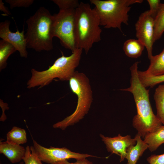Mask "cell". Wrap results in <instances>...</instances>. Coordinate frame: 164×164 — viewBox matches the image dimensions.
<instances>
[{"label":"cell","instance_id":"ffe728a7","mask_svg":"<svg viewBox=\"0 0 164 164\" xmlns=\"http://www.w3.org/2000/svg\"><path fill=\"white\" fill-rule=\"evenodd\" d=\"M17 50L10 43L2 39L0 40V70L7 66V61L9 56Z\"/></svg>","mask_w":164,"mask_h":164},{"label":"cell","instance_id":"ba28073f","mask_svg":"<svg viewBox=\"0 0 164 164\" xmlns=\"http://www.w3.org/2000/svg\"><path fill=\"white\" fill-rule=\"evenodd\" d=\"M33 147L42 162L49 164H55L57 162L74 159L79 160L88 157H98L87 154L77 153L71 151L65 147L61 148L50 147H44L32 140Z\"/></svg>","mask_w":164,"mask_h":164},{"label":"cell","instance_id":"484cf974","mask_svg":"<svg viewBox=\"0 0 164 164\" xmlns=\"http://www.w3.org/2000/svg\"><path fill=\"white\" fill-rule=\"evenodd\" d=\"M147 160L149 164H164V153L152 155L147 158Z\"/></svg>","mask_w":164,"mask_h":164},{"label":"cell","instance_id":"f1b7e54d","mask_svg":"<svg viewBox=\"0 0 164 164\" xmlns=\"http://www.w3.org/2000/svg\"><path fill=\"white\" fill-rule=\"evenodd\" d=\"M24 162H20L19 164H24Z\"/></svg>","mask_w":164,"mask_h":164},{"label":"cell","instance_id":"d6986e66","mask_svg":"<svg viewBox=\"0 0 164 164\" xmlns=\"http://www.w3.org/2000/svg\"><path fill=\"white\" fill-rule=\"evenodd\" d=\"M164 32V3H161L154 18V42L159 39Z\"/></svg>","mask_w":164,"mask_h":164},{"label":"cell","instance_id":"4316f807","mask_svg":"<svg viewBox=\"0 0 164 164\" xmlns=\"http://www.w3.org/2000/svg\"><path fill=\"white\" fill-rule=\"evenodd\" d=\"M55 164H94L88 160L86 158L79 160L74 162H70L67 160L57 162Z\"/></svg>","mask_w":164,"mask_h":164},{"label":"cell","instance_id":"5bb4252c","mask_svg":"<svg viewBox=\"0 0 164 164\" xmlns=\"http://www.w3.org/2000/svg\"><path fill=\"white\" fill-rule=\"evenodd\" d=\"M150 64L148 69L143 71L146 74L158 76L164 74V48L159 54L152 56L149 59Z\"/></svg>","mask_w":164,"mask_h":164},{"label":"cell","instance_id":"cb8c5ba5","mask_svg":"<svg viewBox=\"0 0 164 164\" xmlns=\"http://www.w3.org/2000/svg\"><path fill=\"white\" fill-rule=\"evenodd\" d=\"M33 0H5L8 3L10 8L12 9L15 7L27 8L31 5L34 2Z\"/></svg>","mask_w":164,"mask_h":164},{"label":"cell","instance_id":"30bf717a","mask_svg":"<svg viewBox=\"0 0 164 164\" xmlns=\"http://www.w3.org/2000/svg\"><path fill=\"white\" fill-rule=\"evenodd\" d=\"M10 22L6 20L0 23V37L13 45L18 51L22 57L27 58V43L23 29L21 32L17 30L12 32L9 29Z\"/></svg>","mask_w":164,"mask_h":164},{"label":"cell","instance_id":"6da1fadb","mask_svg":"<svg viewBox=\"0 0 164 164\" xmlns=\"http://www.w3.org/2000/svg\"><path fill=\"white\" fill-rule=\"evenodd\" d=\"M135 62L130 67L131 78L130 87L120 89L131 93L133 96L137 114L132 120L133 127L141 137L144 138L162 125V123L152 110L149 99V89H147L140 82L138 76V65Z\"/></svg>","mask_w":164,"mask_h":164},{"label":"cell","instance_id":"e0dca14e","mask_svg":"<svg viewBox=\"0 0 164 164\" xmlns=\"http://www.w3.org/2000/svg\"><path fill=\"white\" fill-rule=\"evenodd\" d=\"M154 98L157 110L156 115L164 125V84L160 85L156 88Z\"/></svg>","mask_w":164,"mask_h":164},{"label":"cell","instance_id":"8992f818","mask_svg":"<svg viewBox=\"0 0 164 164\" xmlns=\"http://www.w3.org/2000/svg\"><path fill=\"white\" fill-rule=\"evenodd\" d=\"M142 0H90L99 16L100 25L107 29L118 28L122 31V23L128 24V14L131 5Z\"/></svg>","mask_w":164,"mask_h":164},{"label":"cell","instance_id":"5b68a950","mask_svg":"<svg viewBox=\"0 0 164 164\" xmlns=\"http://www.w3.org/2000/svg\"><path fill=\"white\" fill-rule=\"evenodd\" d=\"M72 91L77 97L76 108L70 115L53 124V127L64 130L82 119L88 112L93 101V93L88 77L84 73L76 71L69 80Z\"/></svg>","mask_w":164,"mask_h":164},{"label":"cell","instance_id":"277c9868","mask_svg":"<svg viewBox=\"0 0 164 164\" xmlns=\"http://www.w3.org/2000/svg\"><path fill=\"white\" fill-rule=\"evenodd\" d=\"M82 50L81 49H76L67 56L62 52V56L46 70L39 71L32 69V76L27 82V87H38L40 88L49 85L56 78L61 81H69L79 64Z\"/></svg>","mask_w":164,"mask_h":164},{"label":"cell","instance_id":"ac0fdd59","mask_svg":"<svg viewBox=\"0 0 164 164\" xmlns=\"http://www.w3.org/2000/svg\"><path fill=\"white\" fill-rule=\"evenodd\" d=\"M6 138L7 141L18 145L26 143L27 141L25 130L15 126L7 133Z\"/></svg>","mask_w":164,"mask_h":164},{"label":"cell","instance_id":"9a60e30c","mask_svg":"<svg viewBox=\"0 0 164 164\" xmlns=\"http://www.w3.org/2000/svg\"><path fill=\"white\" fill-rule=\"evenodd\" d=\"M145 47L143 43L139 39H130L124 42L123 49L128 57L137 58L141 56Z\"/></svg>","mask_w":164,"mask_h":164},{"label":"cell","instance_id":"52a82bcc","mask_svg":"<svg viewBox=\"0 0 164 164\" xmlns=\"http://www.w3.org/2000/svg\"><path fill=\"white\" fill-rule=\"evenodd\" d=\"M76 9H60L53 15L54 37L60 40L61 45L71 50L76 49L74 36V26Z\"/></svg>","mask_w":164,"mask_h":164},{"label":"cell","instance_id":"7402d4cb","mask_svg":"<svg viewBox=\"0 0 164 164\" xmlns=\"http://www.w3.org/2000/svg\"><path fill=\"white\" fill-rule=\"evenodd\" d=\"M23 159L24 164H43L36 153L32 146H27Z\"/></svg>","mask_w":164,"mask_h":164},{"label":"cell","instance_id":"9c48e42d","mask_svg":"<svg viewBox=\"0 0 164 164\" xmlns=\"http://www.w3.org/2000/svg\"><path fill=\"white\" fill-rule=\"evenodd\" d=\"M136 36L146 49L150 59L152 54L154 40V18L149 10L141 14L135 24Z\"/></svg>","mask_w":164,"mask_h":164},{"label":"cell","instance_id":"2e32d148","mask_svg":"<svg viewBox=\"0 0 164 164\" xmlns=\"http://www.w3.org/2000/svg\"><path fill=\"white\" fill-rule=\"evenodd\" d=\"M144 141L148 145V149L151 152L155 151L164 143V125L145 137Z\"/></svg>","mask_w":164,"mask_h":164},{"label":"cell","instance_id":"603a6c76","mask_svg":"<svg viewBox=\"0 0 164 164\" xmlns=\"http://www.w3.org/2000/svg\"><path fill=\"white\" fill-rule=\"evenodd\" d=\"M52 1L58 6L60 9H76L80 4L77 0H53Z\"/></svg>","mask_w":164,"mask_h":164},{"label":"cell","instance_id":"d4e9b609","mask_svg":"<svg viewBox=\"0 0 164 164\" xmlns=\"http://www.w3.org/2000/svg\"><path fill=\"white\" fill-rule=\"evenodd\" d=\"M149 7V11L153 16L155 18L161 4L159 0H147Z\"/></svg>","mask_w":164,"mask_h":164},{"label":"cell","instance_id":"7a4b0ae2","mask_svg":"<svg viewBox=\"0 0 164 164\" xmlns=\"http://www.w3.org/2000/svg\"><path fill=\"white\" fill-rule=\"evenodd\" d=\"M99 16L95 9L89 3L80 2L76 9L74 36L76 49L87 54L93 44L101 40L102 30Z\"/></svg>","mask_w":164,"mask_h":164},{"label":"cell","instance_id":"3957f363","mask_svg":"<svg viewBox=\"0 0 164 164\" xmlns=\"http://www.w3.org/2000/svg\"><path fill=\"white\" fill-rule=\"evenodd\" d=\"M26 22L27 29L25 37L27 48L37 52L52 50L53 16L49 11L41 7Z\"/></svg>","mask_w":164,"mask_h":164},{"label":"cell","instance_id":"8fae6325","mask_svg":"<svg viewBox=\"0 0 164 164\" xmlns=\"http://www.w3.org/2000/svg\"><path fill=\"white\" fill-rule=\"evenodd\" d=\"M100 136L105 145L107 151L120 156V162L125 159L127 148L135 145L136 143L135 138H133L128 135L122 136L118 134L117 136L113 137L105 136L101 134Z\"/></svg>","mask_w":164,"mask_h":164},{"label":"cell","instance_id":"44dd1931","mask_svg":"<svg viewBox=\"0 0 164 164\" xmlns=\"http://www.w3.org/2000/svg\"><path fill=\"white\" fill-rule=\"evenodd\" d=\"M138 76L139 80L145 88L150 87H153L156 85L164 82V74L153 76L144 73L143 71H138Z\"/></svg>","mask_w":164,"mask_h":164},{"label":"cell","instance_id":"4fadbf2b","mask_svg":"<svg viewBox=\"0 0 164 164\" xmlns=\"http://www.w3.org/2000/svg\"><path fill=\"white\" fill-rule=\"evenodd\" d=\"M135 138L136 141V144L129 146L126 149L125 159L127 160V164H136L139 158L149 148L148 145L142 140L138 134Z\"/></svg>","mask_w":164,"mask_h":164},{"label":"cell","instance_id":"83f0119b","mask_svg":"<svg viewBox=\"0 0 164 164\" xmlns=\"http://www.w3.org/2000/svg\"><path fill=\"white\" fill-rule=\"evenodd\" d=\"M0 10L5 14L4 15L9 16L11 15L8 8L6 7L2 0H0Z\"/></svg>","mask_w":164,"mask_h":164},{"label":"cell","instance_id":"7c38bea8","mask_svg":"<svg viewBox=\"0 0 164 164\" xmlns=\"http://www.w3.org/2000/svg\"><path fill=\"white\" fill-rule=\"evenodd\" d=\"M26 152V148L20 145L9 142L6 141L0 142V153L5 156L12 163L19 162L23 160Z\"/></svg>","mask_w":164,"mask_h":164}]
</instances>
